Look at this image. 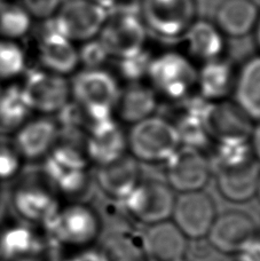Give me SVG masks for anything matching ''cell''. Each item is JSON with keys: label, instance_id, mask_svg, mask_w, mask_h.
Returning <instances> with one entry per match:
<instances>
[{"label": "cell", "instance_id": "obj_46", "mask_svg": "<svg viewBox=\"0 0 260 261\" xmlns=\"http://www.w3.org/2000/svg\"><path fill=\"white\" fill-rule=\"evenodd\" d=\"M145 261H149V260H145Z\"/></svg>", "mask_w": 260, "mask_h": 261}, {"label": "cell", "instance_id": "obj_40", "mask_svg": "<svg viewBox=\"0 0 260 261\" xmlns=\"http://www.w3.org/2000/svg\"><path fill=\"white\" fill-rule=\"evenodd\" d=\"M250 146H251L253 158L260 164V123L253 125L250 135Z\"/></svg>", "mask_w": 260, "mask_h": 261}, {"label": "cell", "instance_id": "obj_2", "mask_svg": "<svg viewBox=\"0 0 260 261\" xmlns=\"http://www.w3.org/2000/svg\"><path fill=\"white\" fill-rule=\"evenodd\" d=\"M126 139L127 152L147 164H165L181 146L174 124L156 115L131 125Z\"/></svg>", "mask_w": 260, "mask_h": 261}, {"label": "cell", "instance_id": "obj_6", "mask_svg": "<svg viewBox=\"0 0 260 261\" xmlns=\"http://www.w3.org/2000/svg\"><path fill=\"white\" fill-rule=\"evenodd\" d=\"M139 15L148 32L163 39H179L197 18V3L196 0H140Z\"/></svg>", "mask_w": 260, "mask_h": 261}, {"label": "cell", "instance_id": "obj_44", "mask_svg": "<svg viewBox=\"0 0 260 261\" xmlns=\"http://www.w3.org/2000/svg\"><path fill=\"white\" fill-rule=\"evenodd\" d=\"M256 197H258L259 202H260V176H259V182H258V188H257V195Z\"/></svg>", "mask_w": 260, "mask_h": 261}, {"label": "cell", "instance_id": "obj_38", "mask_svg": "<svg viewBox=\"0 0 260 261\" xmlns=\"http://www.w3.org/2000/svg\"><path fill=\"white\" fill-rule=\"evenodd\" d=\"M236 255L242 261H260V237L257 235Z\"/></svg>", "mask_w": 260, "mask_h": 261}, {"label": "cell", "instance_id": "obj_34", "mask_svg": "<svg viewBox=\"0 0 260 261\" xmlns=\"http://www.w3.org/2000/svg\"><path fill=\"white\" fill-rule=\"evenodd\" d=\"M24 163L13 143L0 141V182L16 179Z\"/></svg>", "mask_w": 260, "mask_h": 261}, {"label": "cell", "instance_id": "obj_13", "mask_svg": "<svg viewBox=\"0 0 260 261\" xmlns=\"http://www.w3.org/2000/svg\"><path fill=\"white\" fill-rule=\"evenodd\" d=\"M13 211L22 222L45 227L61 207L53 188L34 181H22L11 194Z\"/></svg>", "mask_w": 260, "mask_h": 261}, {"label": "cell", "instance_id": "obj_33", "mask_svg": "<svg viewBox=\"0 0 260 261\" xmlns=\"http://www.w3.org/2000/svg\"><path fill=\"white\" fill-rule=\"evenodd\" d=\"M152 57L146 49L127 58L117 60V71L124 81L129 83L142 82L147 78L148 69Z\"/></svg>", "mask_w": 260, "mask_h": 261}, {"label": "cell", "instance_id": "obj_28", "mask_svg": "<svg viewBox=\"0 0 260 261\" xmlns=\"http://www.w3.org/2000/svg\"><path fill=\"white\" fill-rule=\"evenodd\" d=\"M32 113L21 86H11L0 93V135L14 134Z\"/></svg>", "mask_w": 260, "mask_h": 261}, {"label": "cell", "instance_id": "obj_24", "mask_svg": "<svg viewBox=\"0 0 260 261\" xmlns=\"http://www.w3.org/2000/svg\"><path fill=\"white\" fill-rule=\"evenodd\" d=\"M225 38L215 23L203 18H196L183 36L188 57L202 64L222 58Z\"/></svg>", "mask_w": 260, "mask_h": 261}, {"label": "cell", "instance_id": "obj_18", "mask_svg": "<svg viewBox=\"0 0 260 261\" xmlns=\"http://www.w3.org/2000/svg\"><path fill=\"white\" fill-rule=\"evenodd\" d=\"M140 237L146 260L184 261L188 248V239L171 220L152 223Z\"/></svg>", "mask_w": 260, "mask_h": 261}, {"label": "cell", "instance_id": "obj_9", "mask_svg": "<svg viewBox=\"0 0 260 261\" xmlns=\"http://www.w3.org/2000/svg\"><path fill=\"white\" fill-rule=\"evenodd\" d=\"M174 192L160 180L140 181L122 203L126 212L145 226L170 220L172 216Z\"/></svg>", "mask_w": 260, "mask_h": 261}, {"label": "cell", "instance_id": "obj_23", "mask_svg": "<svg viewBox=\"0 0 260 261\" xmlns=\"http://www.w3.org/2000/svg\"><path fill=\"white\" fill-rule=\"evenodd\" d=\"M159 107V95L149 84L129 83L120 88L115 115L120 122L131 126L154 116Z\"/></svg>", "mask_w": 260, "mask_h": 261}, {"label": "cell", "instance_id": "obj_39", "mask_svg": "<svg viewBox=\"0 0 260 261\" xmlns=\"http://www.w3.org/2000/svg\"><path fill=\"white\" fill-rule=\"evenodd\" d=\"M64 261H107L106 257L100 250L82 249L80 252L72 254Z\"/></svg>", "mask_w": 260, "mask_h": 261}, {"label": "cell", "instance_id": "obj_1", "mask_svg": "<svg viewBox=\"0 0 260 261\" xmlns=\"http://www.w3.org/2000/svg\"><path fill=\"white\" fill-rule=\"evenodd\" d=\"M120 88L113 73L105 69H83L70 81L71 101L90 125L113 118Z\"/></svg>", "mask_w": 260, "mask_h": 261}, {"label": "cell", "instance_id": "obj_29", "mask_svg": "<svg viewBox=\"0 0 260 261\" xmlns=\"http://www.w3.org/2000/svg\"><path fill=\"white\" fill-rule=\"evenodd\" d=\"M100 251L107 261H145L141 242L127 231H114L107 235Z\"/></svg>", "mask_w": 260, "mask_h": 261}, {"label": "cell", "instance_id": "obj_7", "mask_svg": "<svg viewBox=\"0 0 260 261\" xmlns=\"http://www.w3.org/2000/svg\"><path fill=\"white\" fill-rule=\"evenodd\" d=\"M148 30L139 13L110 9L97 38L110 58L131 57L145 49Z\"/></svg>", "mask_w": 260, "mask_h": 261}, {"label": "cell", "instance_id": "obj_41", "mask_svg": "<svg viewBox=\"0 0 260 261\" xmlns=\"http://www.w3.org/2000/svg\"><path fill=\"white\" fill-rule=\"evenodd\" d=\"M90 2L100 5L101 7L106 8L107 11H110V9L113 8L115 5V0H90Z\"/></svg>", "mask_w": 260, "mask_h": 261}, {"label": "cell", "instance_id": "obj_20", "mask_svg": "<svg viewBox=\"0 0 260 261\" xmlns=\"http://www.w3.org/2000/svg\"><path fill=\"white\" fill-rule=\"evenodd\" d=\"M260 164L254 160L245 164L227 169H216L217 187L226 200L243 204L257 195Z\"/></svg>", "mask_w": 260, "mask_h": 261}, {"label": "cell", "instance_id": "obj_27", "mask_svg": "<svg viewBox=\"0 0 260 261\" xmlns=\"http://www.w3.org/2000/svg\"><path fill=\"white\" fill-rule=\"evenodd\" d=\"M25 222L0 228V255L6 261H30L41 251V242Z\"/></svg>", "mask_w": 260, "mask_h": 261}, {"label": "cell", "instance_id": "obj_14", "mask_svg": "<svg viewBox=\"0 0 260 261\" xmlns=\"http://www.w3.org/2000/svg\"><path fill=\"white\" fill-rule=\"evenodd\" d=\"M165 166L166 184L179 194L203 190L210 179L211 165L199 149L180 146Z\"/></svg>", "mask_w": 260, "mask_h": 261}, {"label": "cell", "instance_id": "obj_31", "mask_svg": "<svg viewBox=\"0 0 260 261\" xmlns=\"http://www.w3.org/2000/svg\"><path fill=\"white\" fill-rule=\"evenodd\" d=\"M253 160L250 140L218 142L215 151L216 169H227L245 164Z\"/></svg>", "mask_w": 260, "mask_h": 261}, {"label": "cell", "instance_id": "obj_45", "mask_svg": "<svg viewBox=\"0 0 260 261\" xmlns=\"http://www.w3.org/2000/svg\"><path fill=\"white\" fill-rule=\"evenodd\" d=\"M4 2H7V0H0V4L4 3Z\"/></svg>", "mask_w": 260, "mask_h": 261}, {"label": "cell", "instance_id": "obj_16", "mask_svg": "<svg viewBox=\"0 0 260 261\" xmlns=\"http://www.w3.org/2000/svg\"><path fill=\"white\" fill-rule=\"evenodd\" d=\"M61 128L57 120L43 116L27 122L14 133L13 146L24 162L43 161L59 143Z\"/></svg>", "mask_w": 260, "mask_h": 261}, {"label": "cell", "instance_id": "obj_42", "mask_svg": "<svg viewBox=\"0 0 260 261\" xmlns=\"http://www.w3.org/2000/svg\"><path fill=\"white\" fill-rule=\"evenodd\" d=\"M253 35H254V38H256V43L257 46L260 49V16H259V20L257 22V25H256V29L253 31Z\"/></svg>", "mask_w": 260, "mask_h": 261}, {"label": "cell", "instance_id": "obj_8", "mask_svg": "<svg viewBox=\"0 0 260 261\" xmlns=\"http://www.w3.org/2000/svg\"><path fill=\"white\" fill-rule=\"evenodd\" d=\"M108 11L90 0H63L49 18L50 27L75 44L96 38Z\"/></svg>", "mask_w": 260, "mask_h": 261}, {"label": "cell", "instance_id": "obj_22", "mask_svg": "<svg viewBox=\"0 0 260 261\" xmlns=\"http://www.w3.org/2000/svg\"><path fill=\"white\" fill-rule=\"evenodd\" d=\"M39 60L47 71L67 77L80 67L78 47L52 27L46 30L38 44Z\"/></svg>", "mask_w": 260, "mask_h": 261}, {"label": "cell", "instance_id": "obj_43", "mask_svg": "<svg viewBox=\"0 0 260 261\" xmlns=\"http://www.w3.org/2000/svg\"><path fill=\"white\" fill-rule=\"evenodd\" d=\"M222 261H242L241 260L238 255H227V258L226 259H224Z\"/></svg>", "mask_w": 260, "mask_h": 261}, {"label": "cell", "instance_id": "obj_35", "mask_svg": "<svg viewBox=\"0 0 260 261\" xmlns=\"http://www.w3.org/2000/svg\"><path fill=\"white\" fill-rule=\"evenodd\" d=\"M78 58L80 65H83L84 69L102 68V65L110 59L108 52L97 37L81 44L78 47Z\"/></svg>", "mask_w": 260, "mask_h": 261}, {"label": "cell", "instance_id": "obj_25", "mask_svg": "<svg viewBox=\"0 0 260 261\" xmlns=\"http://www.w3.org/2000/svg\"><path fill=\"white\" fill-rule=\"evenodd\" d=\"M235 78L233 64L220 58L202 64L197 71L196 88L204 101L224 100L233 93Z\"/></svg>", "mask_w": 260, "mask_h": 261}, {"label": "cell", "instance_id": "obj_15", "mask_svg": "<svg viewBox=\"0 0 260 261\" xmlns=\"http://www.w3.org/2000/svg\"><path fill=\"white\" fill-rule=\"evenodd\" d=\"M257 236V223L249 213L231 210L218 214L206 240L218 252L235 255Z\"/></svg>", "mask_w": 260, "mask_h": 261}, {"label": "cell", "instance_id": "obj_12", "mask_svg": "<svg viewBox=\"0 0 260 261\" xmlns=\"http://www.w3.org/2000/svg\"><path fill=\"white\" fill-rule=\"evenodd\" d=\"M215 200L204 190L184 193L175 197L170 220L190 241L206 239L217 218Z\"/></svg>", "mask_w": 260, "mask_h": 261}, {"label": "cell", "instance_id": "obj_3", "mask_svg": "<svg viewBox=\"0 0 260 261\" xmlns=\"http://www.w3.org/2000/svg\"><path fill=\"white\" fill-rule=\"evenodd\" d=\"M197 71L187 54L169 50L152 57L147 79L159 97L181 101L196 88Z\"/></svg>", "mask_w": 260, "mask_h": 261}, {"label": "cell", "instance_id": "obj_26", "mask_svg": "<svg viewBox=\"0 0 260 261\" xmlns=\"http://www.w3.org/2000/svg\"><path fill=\"white\" fill-rule=\"evenodd\" d=\"M233 101L254 124L260 123V54L243 63L236 78Z\"/></svg>", "mask_w": 260, "mask_h": 261}, {"label": "cell", "instance_id": "obj_30", "mask_svg": "<svg viewBox=\"0 0 260 261\" xmlns=\"http://www.w3.org/2000/svg\"><path fill=\"white\" fill-rule=\"evenodd\" d=\"M32 17L23 6L7 5L0 8V35L13 40L24 37L31 29Z\"/></svg>", "mask_w": 260, "mask_h": 261}, {"label": "cell", "instance_id": "obj_4", "mask_svg": "<svg viewBox=\"0 0 260 261\" xmlns=\"http://www.w3.org/2000/svg\"><path fill=\"white\" fill-rule=\"evenodd\" d=\"M52 240L68 248L86 249L101 236V220L95 210L83 203L61 206L45 227Z\"/></svg>", "mask_w": 260, "mask_h": 261}, {"label": "cell", "instance_id": "obj_32", "mask_svg": "<svg viewBox=\"0 0 260 261\" xmlns=\"http://www.w3.org/2000/svg\"><path fill=\"white\" fill-rule=\"evenodd\" d=\"M25 69L24 50L15 41L0 40V79H12Z\"/></svg>", "mask_w": 260, "mask_h": 261}, {"label": "cell", "instance_id": "obj_37", "mask_svg": "<svg viewBox=\"0 0 260 261\" xmlns=\"http://www.w3.org/2000/svg\"><path fill=\"white\" fill-rule=\"evenodd\" d=\"M204 239L193 241V245L188 243L187 252H186L184 261H222L220 258V252L213 248L206 242L204 243Z\"/></svg>", "mask_w": 260, "mask_h": 261}, {"label": "cell", "instance_id": "obj_10", "mask_svg": "<svg viewBox=\"0 0 260 261\" xmlns=\"http://www.w3.org/2000/svg\"><path fill=\"white\" fill-rule=\"evenodd\" d=\"M21 90L31 111L43 116L59 114L71 101L70 81L47 70H31Z\"/></svg>", "mask_w": 260, "mask_h": 261}, {"label": "cell", "instance_id": "obj_5", "mask_svg": "<svg viewBox=\"0 0 260 261\" xmlns=\"http://www.w3.org/2000/svg\"><path fill=\"white\" fill-rule=\"evenodd\" d=\"M43 172L53 190L76 196L87 188L90 161L84 151L72 144L58 143L43 160Z\"/></svg>", "mask_w": 260, "mask_h": 261}, {"label": "cell", "instance_id": "obj_17", "mask_svg": "<svg viewBox=\"0 0 260 261\" xmlns=\"http://www.w3.org/2000/svg\"><path fill=\"white\" fill-rule=\"evenodd\" d=\"M84 152L97 166L117 161L128 153L126 133L114 117L92 124L86 130Z\"/></svg>", "mask_w": 260, "mask_h": 261}, {"label": "cell", "instance_id": "obj_11", "mask_svg": "<svg viewBox=\"0 0 260 261\" xmlns=\"http://www.w3.org/2000/svg\"><path fill=\"white\" fill-rule=\"evenodd\" d=\"M202 122L210 140L218 142L250 140L254 123L233 100L205 102Z\"/></svg>", "mask_w": 260, "mask_h": 261}, {"label": "cell", "instance_id": "obj_21", "mask_svg": "<svg viewBox=\"0 0 260 261\" xmlns=\"http://www.w3.org/2000/svg\"><path fill=\"white\" fill-rule=\"evenodd\" d=\"M96 179L102 192L122 202L141 181L140 165L136 158L126 153L117 161L99 166Z\"/></svg>", "mask_w": 260, "mask_h": 261}, {"label": "cell", "instance_id": "obj_19", "mask_svg": "<svg viewBox=\"0 0 260 261\" xmlns=\"http://www.w3.org/2000/svg\"><path fill=\"white\" fill-rule=\"evenodd\" d=\"M259 16L256 0H219L213 8L212 22L225 37L240 39L253 34Z\"/></svg>", "mask_w": 260, "mask_h": 261}, {"label": "cell", "instance_id": "obj_36", "mask_svg": "<svg viewBox=\"0 0 260 261\" xmlns=\"http://www.w3.org/2000/svg\"><path fill=\"white\" fill-rule=\"evenodd\" d=\"M63 0H23V7L31 17L49 20L62 4Z\"/></svg>", "mask_w": 260, "mask_h": 261}]
</instances>
